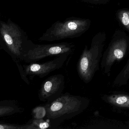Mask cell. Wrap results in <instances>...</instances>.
Listing matches in <instances>:
<instances>
[{
	"label": "cell",
	"instance_id": "obj_1",
	"mask_svg": "<svg viewBox=\"0 0 129 129\" xmlns=\"http://www.w3.org/2000/svg\"><path fill=\"white\" fill-rule=\"evenodd\" d=\"M88 100L68 92L62 93L55 100L47 103L46 118L51 127L55 128L62 122L71 119L82 112L87 107Z\"/></svg>",
	"mask_w": 129,
	"mask_h": 129
},
{
	"label": "cell",
	"instance_id": "obj_2",
	"mask_svg": "<svg viewBox=\"0 0 129 129\" xmlns=\"http://www.w3.org/2000/svg\"><path fill=\"white\" fill-rule=\"evenodd\" d=\"M34 43L18 25L9 19L0 22V44L13 60L23 61V57Z\"/></svg>",
	"mask_w": 129,
	"mask_h": 129
},
{
	"label": "cell",
	"instance_id": "obj_3",
	"mask_svg": "<svg viewBox=\"0 0 129 129\" xmlns=\"http://www.w3.org/2000/svg\"><path fill=\"white\" fill-rule=\"evenodd\" d=\"M88 20L71 17L63 21H57L38 39L40 41H52L78 37L88 28Z\"/></svg>",
	"mask_w": 129,
	"mask_h": 129
},
{
	"label": "cell",
	"instance_id": "obj_4",
	"mask_svg": "<svg viewBox=\"0 0 129 129\" xmlns=\"http://www.w3.org/2000/svg\"><path fill=\"white\" fill-rule=\"evenodd\" d=\"M102 46L99 44H92L88 49L85 47L77 64V70L80 78L86 83L91 81L99 69V63L102 57Z\"/></svg>",
	"mask_w": 129,
	"mask_h": 129
},
{
	"label": "cell",
	"instance_id": "obj_5",
	"mask_svg": "<svg viewBox=\"0 0 129 129\" xmlns=\"http://www.w3.org/2000/svg\"><path fill=\"white\" fill-rule=\"evenodd\" d=\"M75 46L71 43L62 42L47 44L33 43L23 57V61L26 63H33L48 56L62 54L71 55L73 53Z\"/></svg>",
	"mask_w": 129,
	"mask_h": 129
},
{
	"label": "cell",
	"instance_id": "obj_6",
	"mask_svg": "<svg viewBox=\"0 0 129 129\" xmlns=\"http://www.w3.org/2000/svg\"><path fill=\"white\" fill-rule=\"evenodd\" d=\"M65 79L63 75H52L45 80L38 91V97L41 102L49 103L58 98L64 89Z\"/></svg>",
	"mask_w": 129,
	"mask_h": 129
},
{
	"label": "cell",
	"instance_id": "obj_7",
	"mask_svg": "<svg viewBox=\"0 0 129 129\" xmlns=\"http://www.w3.org/2000/svg\"><path fill=\"white\" fill-rule=\"evenodd\" d=\"M69 54L65 53L58 56L53 60L43 63L33 62L23 66L27 76H38L43 78L53 71L61 68L64 66Z\"/></svg>",
	"mask_w": 129,
	"mask_h": 129
},
{
	"label": "cell",
	"instance_id": "obj_8",
	"mask_svg": "<svg viewBox=\"0 0 129 129\" xmlns=\"http://www.w3.org/2000/svg\"><path fill=\"white\" fill-rule=\"evenodd\" d=\"M127 48V43L124 39L114 42L102 58L101 66L103 72L108 75L112 66L116 61H120L125 56Z\"/></svg>",
	"mask_w": 129,
	"mask_h": 129
},
{
	"label": "cell",
	"instance_id": "obj_9",
	"mask_svg": "<svg viewBox=\"0 0 129 129\" xmlns=\"http://www.w3.org/2000/svg\"><path fill=\"white\" fill-rule=\"evenodd\" d=\"M23 111V109L15 100H4L0 102V117H1L22 112Z\"/></svg>",
	"mask_w": 129,
	"mask_h": 129
},
{
	"label": "cell",
	"instance_id": "obj_10",
	"mask_svg": "<svg viewBox=\"0 0 129 129\" xmlns=\"http://www.w3.org/2000/svg\"><path fill=\"white\" fill-rule=\"evenodd\" d=\"M108 102L115 106L129 108V96L123 94L112 95L107 96Z\"/></svg>",
	"mask_w": 129,
	"mask_h": 129
},
{
	"label": "cell",
	"instance_id": "obj_11",
	"mask_svg": "<svg viewBox=\"0 0 129 129\" xmlns=\"http://www.w3.org/2000/svg\"><path fill=\"white\" fill-rule=\"evenodd\" d=\"M0 129H36L35 127L30 122L26 124L19 125L13 124L1 123Z\"/></svg>",
	"mask_w": 129,
	"mask_h": 129
},
{
	"label": "cell",
	"instance_id": "obj_12",
	"mask_svg": "<svg viewBox=\"0 0 129 129\" xmlns=\"http://www.w3.org/2000/svg\"><path fill=\"white\" fill-rule=\"evenodd\" d=\"M47 110L45 105L35 107L32 111L33 118L35 119H43L46 117Z\"/></svg>",
	"mask_w": 129,
	"mask_h": 129
},
{
	"label": "cell",
	"instance_id": "obj_13",
	"mask_svg": "<svg viewBox=\"0 0 129 129\" xmlns=\"http://www.w3.org/2000/svg\"><path fill=\"white\" fill-rule=\"evenodd\" d=\"M29 122L35 127L36 129H46L51 127L50 123L47 120H45L43 119L34 118Z\"/></svg>",
	"mask_w": 129,
	"mask_h": 129
},
{
	"label": "cell",
	"instance_id": "obj_14",
	"mask_svg": "<svg viewBox=\"0 0 129 129\" xmlns=\"http://www.w3.org/2000/svg\"><path fill=\"white\" fill-rule=\"evenodd\" d=\"M118 17L122 24L129 30V11H120L118 13Z\"/></svg>",
	"mask_w": 129,
	"mask_h": 129
},
{
	"label": "cell",
	"instance_id": "obj_15",
	"mask_svg": "<svg viewBox=\"0 0 129 129\" xmlns=\"http://www.w3.org/2000/svg\"><path fill=\"white\" fill-rule=\"evenodd\" d=\"M14 62L16 64L19 70V73L21 75V77L22 80L28 84H30V82L29 80L27 77V75L25 74V71L24 69L23 66H22L20 63V61L18 60H13Z\"/></svg>",
	"mask_w": 129,
	"mask_h": 129
},
{
	"label": "cell",
	"instance_id": "obj_16",
	"mask_svg": "<svg viewBox=\"0 0 129 129\" xmlns=\"http://www.w3.org/2000/svg\"><path fill=\"white\" fill-rule=\"evenodd\" d=\"M89 1H99V0H89Z\"/></svg>",
	"mask_w": 129,
	"mask_h": 129
}]
</instances>
